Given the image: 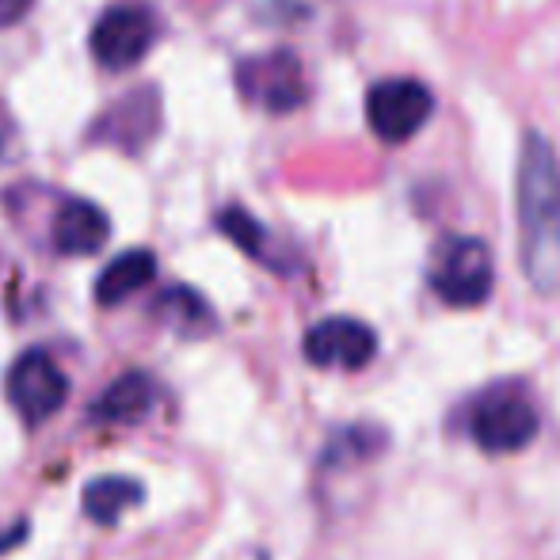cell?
Masks as SVG:
<instances>
[{
    "label": "cell",
    "mask_w": 560,
    "mask_h": 560,
    "mask_svg": "<svg viewBox=\"0 0 560 560\" xmlns=\"http://www.w3.org/2000/svg\"><path fill=\"white\" fill-rule=\"evenodd\" d=\"M518 264L538 294H560V161L538 130L518 153Z\"/></svg>",
    "instance_id": "1"
},
{
    "label": "cell",
    "mask_w": 560,
    "mask_h": 560,
    "mask_svg": "<svg viewBox=\"0 0 560 560\" xmlns=\"http://www.w3.org/2000/svg\"><path fill=\"white\" fill-rule=\"evenodd\" d=\"M469 435L485 454H518L538 439V408L515 385H495L472 400Z\"/></svg>",
    "instance_id": "2"
},
{
    "label": "cell",
    "mask_w": 560,
    "mask_h": 560,
    "mask_svg": "<svg viewBox=\"0 0 560 560\" xmlns=\"http://www.w3.org/2000/svg\"><path fill=\"white\" fill-rule=\"evenodd\" d=\"M492 252L477 236H446L431 256V290L454 310L485 305L492 294Z\"/></svg>",
    "instance_id": "3"
},
{
    "label": "cell",
    "mask_w": 560,
    "mask_h": 560,
    "mask_svg": "<svg viewBox=\"0 0 560 560\" xmlns=\"http://www.w3.org/2000/svg\"><path fill=\"white\" fill-rule=\"evenodd\" d=\"M8 405L23 416L27 428H43L50 416H58L69 400V377L61 374V366L46 351H27L12 362L8 370Z\"/></svg>",
    "instance_id": "4"
},
{
    "label": "cell",
    "mask_w": 560,
    "mask_h": 560,
    "mask_svg": "<svg viewBox=\"0 0 560 560\" xmlns=\"http://www.w3.org/2000/svg\"><path fill=\"white\" fill-rule=\"evenodd\" d=\"M435 112V96L423 81L412 77H393L377 81L366 92V122L382 141H408L423 130V122Z\"/></svg>",
    "instance_id": "5"
},
{
    "label": "cell",
    "mask_w": 560,
    "mask_h": 560,
    "mask_svg": "<svg viewBox=\"0 0 560 560\" xmlns=\"http://www.w3.org/2000/svg\"><path fill=\"white\" fill-rule=\"evenodd\" d=\"M156 15L145 4H112L92 27V58L104 69H133L156 43Z\"/></svg>",
    "instance_id": "6"
},
{
    "label": "cell",
    "mask_w": 560,
    "mask_h": 560,
    "mask_svg": "<svg viewBox=\"0 0 560 560\" xmlns=\"http://www.w3.org/2000/svg\"><path fill=\"white\" fill-rule=\"evenodd\" d=\"M236 81H241V92L252 104H259L271 115L298 112V107L305 104V96H310L302 61L290 50H275V54H267V58L244 61Z\"/></svg>",
    "instance_id": "7"
},
{
    "label": "cell",
    "mask_w": 560,
    "mask_h": 560,
    "mask_svg": "<svg viewBox=\"0 0 560 560\" xmlns=\"http://www.w3.org/2000/svg\"><path fill=\"white\" fill-rule=\"evenodd\" d=\"M305 359L320 370H362L377 351V336L354 317H328L305 332Z\"/></svg>",
    "instance_id": "8"
},
{
    "label": "cell",
    "mask_w": 560,
    "mask_h": 560,
    "mask_svg": "<svg viewBox=\"0 0 560 560\" xmlns=\"http://www.w3.org/2000/svg\"><path fill=\"white\" fill-rule=\"evenodd\" d=\"M112 236L107 214L89 199H66L54 218V248L61 256H96Z\"/></svg>",
    "instance_id": "9"
},
{
    "label": "cell",
    "mask_w": 560,
    "mask_h": 560,
    "mask_svg": "<svg viewBox=\"0 0 560 560\" xmlns=\"http://www.w3.org/2000/svg\"><path fill=\"white\" fill-rule=\"evenodd\" d=\"M156 382L141 370H130V374L115 377L104 393L92 405V420L96 423H141L156 405Z\"/></svg>",
    "instance_id": "10"
},
{
    "label": "cell",
    "mask_w": 560,
    "mask_h": 560,
    "mask_svg": "<svg viewBox=\"0 0 560 560\" xmlns=\"http://www.w3.org/2000/svg\"><path fill=\"white\" fill-rule=\"evenodd\" d=\"M153 279H156V256L149 248H130L115 264H107L104 275L96 279V302L118 305L138 294V290H145Z\"/></svg>",
    "instance_id": "11"
},
{
    "label": "cell",
    "mask_w": 560,
    "mask_h": 560,
    "mask_svg": "<svg viewBox=\"0 0 560 560\" xmlns=\"http://www.w3.org/2000/svg\"><path fill=\"white\" fill-rule=\"evenodd\" d=\"M156 317L184 339H202L218 328L214 310L207 305V298L195 294L191 287H168L156 298Z\"/></svg>",
    "instance_id": "12"
},
{
    "label": "cell",
    "mask_w": 560,
    "mask_h": 560,
    "mask_svg": "<svg viewBox=\"0 0 560 560\" xmlns=\"http://www.w3.org/2000/svg\"><path fill=\"white\" fill-rule=\"evenodd\" d=\"M145 500V488L130 477H100L84 488V515L100 526H112L126 515L130 508Z\"/></svg>",
    "instance_id": "13"
},
{
    "label": "cell",
    "mask_w": 560,
    "mask_h": 560,
    "mask_svg": "<svg viewBox=\"0 0 560 560\" xmlns=\"http://www.w3.org/2000/svg\"><path fill=\"white\" fill-rule=\"evenodd\" d=\"M218 229H222V233L236 244V248L248 252L252 259L275 267V271H287V264H282V259L271 252V236H267V229L259 225L244 207H225L222 214H218Z\"/></svg>",
    "instance_id": "14"
},
{
    "label": "cell",
    "mask_w": 560,
    "mask_h": 560,
    "mask_svg": "<svg viewBox=\"0 0 560 560\" xmlns=\"http://www.w3.org/2000/svg\"><path fill=\"white\" fill-rule=\"evenodd\" d=\"M31 4H35V0H0V27H12V23H20L23 15L31 12Z\"/></svg>",
    "instance_id": "15"
},
{
    "label": "cell",
    "mask_w": 560,
    "mask_h": 560,
    "mask_svg": "<svg viewBox=\"0 0 560 560\" xmlns=\"http://www.w3.org/2000/svg\"><path fill=\"white\" fill-rule=\"evenodd\" d=\"M0 156H4V141H0Z\"/></svg>",
    "instance_id": "16"
}]
</instances>
